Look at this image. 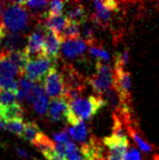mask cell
<instances>
[{"label": "cell", "mask_w": 159, "mask_h": 160, "mask_svg": "<svg viewBox=\"0 0 159 160\" xmlns=\"http://www.w3.org/2000/svg\"><path fill=\"white\" fill-rule=\"evenodd\" d=\"M70 112L67 118V122L71 126L77 125L80 122L91 119L99 109L106 106L104 99L95 96L88 98H78L69 102Z\"/></svg>", "instance_id": "cell-1"}, {"label": "cell", "mask_w": 159, "mask_h": 160, "mask_svg": "<svg viewBox=\"0 0 159 160\" xmlns=\"http://www.w3.org/2000/svg\"><path fill=\"white\" fill-rule=\"evenodd\" d=\"M28 13L27 8L23 6L22 1L11 2L4 8L1 14L0 23L7 32L22 33L27 28Z\"/></svg>", "instance_id": "cell-2"}, {"label": "cell", "mask_w": 159, "mask_h": 160, "mask_svg": "<svg viewBox=\"0 0 159 160\" xmlns=\"http://www.w3.org/2000/svg\"><path fill=\"white\" fill-rule=\"evenodd\" d=\"M91 88L98 94H106L115 85V75L108 65L98 61L96 63V73L88 80Z\"/></svg>", "instance_id": "cell-3"}, {"label": "cell", "mask_w": 159, "mask_h": 160, "mask_svg": "<svg viewBox=\"0 0 159 160\" xmlns=\"http://www.w3.org/2000/svg\"><path fill=\"white\" fill-rule=\"evenodd\" d=\"M44 89L47 95L52 98V99L67 98L68 87L66 86L62 74L58 72L55 67L49 71L44 79Z\"/></svg>", "instance_id": "cell-4"}, {"label": "cell", "mask_w": 159, "mask_h": 160, "mask_svg": "<svg viewBox=\"0 0 159 160\" xmlns=\"http://www.w3.org/2000/svg\"><path fill=\"white\" fill-rule=\"evenodd\" d=\"M53 64L54 61L48 57H41L35 60H31L24 69L23 76L35 83L42 81L47 76L49 71L54 68Z\"/></svg>", "instance_id": "cell-5"}, {"label": "cell", "mask_w": 159, "mask_h": 160, "mask_svg": "<svg viewBox=\"0 0 159 160\" xmlns=\"http://www.w3.org/2000/svg\"><path fill=\"white\" fill-rule=\"evenodd\" d=\"M46 28H40L33 32L31 36H28L27 41V46L24 48V52L27 55L28 59L35 60V59L46 57L45 50H44V38H45Z\"/></svg>", "instance_id": "cell-6"}, {"label": "cell", "mask_w": 159, "mask_h": 160, "mask_svg": "<svg viewBox=\"0 0 159 160\" xmlns=\"http://www.w3.org/2000/svg\"><path fill=\"white\" fill-rule=\"evenodd\" d=\"M27 102L32 104V108L37 115L44 116L49 109V98L44 89V86L36 83L31 94L27 98Z\"/></svg>", "instance_id": "cell-7"}, {"label": "cell", "mask_w": 159, "mask_h": 160, "mask_svg": "<svg viewBox=\"0 0 159 160\" xmlns=\"http://www.w3.org/2000/svg\"><path fill=\"white\" fill-rule=\"evenodd\" d=\"M70 112L69 100L67 98H54L50 102L48 115L49 118L54 122L66 121Z\"/></svg>", "instance_id": "cell-8"}, {"label": "cell", "mask_w": 159, "mask_h": 160, "mask_svg": "<svg viewBox=\"0 0 159 160\" xmlns=\"http://www.w3.org/2000/svg\"><path fill=\"white\" fill-rule=\"evenodd\" d=\"M115 85L116 92L119 94L122 102H125L130 94L132 86V79L129 72H126L124 69L115 68Z\"/></svg>", "instance_id": "cell-9"}, {"label": "cell", "mask_w": 159, "mask_h": 160, "mask_svg": "<svg viewBox=\"0 0 159 160\" xmlns=\"http://www.w3.org/2000/svg\"><path fill=\"white\" fill-rule=\"evenodd\" d=\"M62 45V39L59 35L49 29L45 31L44 38V50L46 57L51 59L54 62L58 58V55L60 52V48Z\"/></svg>", "instance_id": "cell-10"}, {"label": "cell", "mask_w": 159, "mask_h": 160, "mask_svg": "<svg viewBox=\"0 0 159 160\" xmlns=\"http://www.w3.org/2000/svg\"><path fill=\"white\" fill-rule=\"evenodd\" d=\"M93 7L95 9L94 18L97 23H106L111 19L112 12L118 11V3L112 0L107 1H94Z\"/></svg>", "instance_id": "cell-11"}, {"label": "cell", "mask_w": 159, "mask_h": 160, "mask_svg": "<svg viewBox=\"0 0 159 160\" xmlns=\"http://www.w3.org/2000/svg\"><path fill=\"white\" fill-rule=\"evenodd\" d=\"M61 48L65 57L73 59L76 58L77 56H81L86 52L87 43L81 39L66 40L62 42Z\"/></svg>", "instance_id": "cell-12"}, {"label": "cell", "mask_w": 159, "mask_h": 160, "mask_svg": "<svg viewBox=\"0 0 159 160\" xmlns=\"http://www.w3.org/2000/svg\"><path fill=\"white\" fill-rule=\"evenodd\" d=\"M3 51L13 52V51H22V48L26 44V37L22 33L18 32H6L5 37L1 42ZM26 48V47H24Z\"/></svg>", "instance_id": "cell-13"}, {"label": "cell", "mask_w": 159, "mask_h": 160, "mask_svg": "<svg viewBox=\"0 0 159 160\" xmlns=\"http://www.w3.org/2000/svg\"><path fill=\"white\" fill-rule=\"evenodd\" d=\"M0 76L12 79L17 77L19 79L22 76H23V74L18 70L17 67L8 58L6 51H3V50L0 52Z\"/></svg>", "instance_id": "cell-14"}, {"label": "cell", "mask_w": 159, "mask_h": 160, "mask_svg": "<svg viewBox=\"0 0 159 160\" xmlns=\"http://www.w3.org/2000/svg\"><path fill=\"white\" fill-rule=\"evenodd\" d=\"M69 22V19L65 15H59V16H47L45 19V22L43 26L46 29L52 31L56 32L57 35L61 36L62 32L67 27Z\"/></svg>", "instance_id": "cell-15"}, {"label": "cell", "mask_w": 159, "mask_h": 160, "mask_svg": "<svg viewBox=\"0 0 159 160\" xmlns=\"http://www.w3.org/2000/svg\"><path fill=\"white\" fill-rule=\"evenodd\" d=\"M36 83L31 81L27 77L24 76L20 77L17 81V88H16V98H17V100H19V102L27 100L28 95L32 91Z\"/></svg>", "instance_id": "cell-16"}, {"label": "cell", "mask_w": 159, "mask_h": 160, "mask_svg": "<svg viewBox=\"0 0 159 160\" xmlns=\"http://www.w3.org/2000/svg\"><path fill=\"white\" fill-rule=\"evenodd\" d=\"M33 144H35L37 148L43 153V155L47 160L55 153V145H54L53 142L50 140L49 138L46 137L43 133H41V135L37 137V140L33 142Z\"/></svg>", "instance_id": "cell-17"}, {"label": "cell", "mask_w": 159, "mask_h": 160, "mask_svg": "<svg viewBox=\"0 0 159 160\" xmlns=\"http://www.w3.org/2000/svg\"><path fill=\"white\" fill-rule=\"evenodd\" d=\"M68 133L74 141L79 142V143H86L87 140V127L84 122H80L77 125L71 126L68 130Z\"/></svg>", "instance_id": "cell-18"}, {"label": "cell", "mask_w": 159, "mask_h": 160, "mask_svg": "<svg viewBox=\"0 0 159 160\" xmlns=\"http://www.w3.org/2000/svg\"><path fill=\"white\" fill-rule=\"evenodd\" d=\"M22 117H23V108L18 102L8 107H4L2 109V119L5 122L18 120V119L22 120Z\"/></svg>", "instance_id": "cell-19"}, {"label": "cell", "mask_w": 159, "mask_h": 160, "mask_svg": "<svg viewBox=\"0 0 159 160\" xmlns=\"http://www.w3.org/2000/svg\"><path fill=\"white\" fill-rule=\"evenodd\" d=\"M7 56L10 59L11 62L17 67L18 70L23 74L24 69H26L27 65L30 62V59H28L27 55L24 52V50L22 51H13V52H7Z\"/></svg>", "instance_id": "cell-20"}, {"label": "cell", "mask_w": 159, "mask_h": 160, "mask_svg": "<svg viewBox=\"0 0 159 160\" xmlns=\"http://www.w3.org/2000/svg\"><path fill=\"white\" fill-rule=\"evenodd\" d=\"M79 24L80 23H78L75 20H69L67 27L60 36L62 41L79 39V35H80V27H79Z\"/></svg>", "instance_id": "cell-21"}, {"label": "cell", "mask_w": 159, "mask_h": 160, "mask_svg": "<svg viewBox=\"0 0 159 160\" xmlns=\"http://www.w3.org/2000/svg\"><path fill=\"white\" fill-rule=\"evenodd\" d=\"M41 131H40V128L36 123L33 122H28V123L26 124L24 126V130H23V133H22V138L24 140H27L28 142H31L33 144L37 137L41 135Z\"/></svg>", "instance_id": "cell-22"}, {"label": "cell", "mask_w": 159, "mask_h": 160, "mask_svg": "<svg viewBox=\"0 0 159 160\" xmlns=\"http://www.w3.org/2000/svg\"><path fill=\"white\" fill-rule=\"evenodd\" d=\"M85 15L86 13H85L84 7L80 5V4H77V5H75L71 8L70 10H68L66 16L68 18L69 20H75V22H77L78 23H80L85 19Z\"/></svg>", "instance_id": "cell-23"}, {"label": "cell", "mask_w": 159, "mask_h": 160, "mask_svg": "<svg viewBox=\"0 0 159 160\" xmlns=\"http://www.w3.org/2000/svg\"><path fill=\"white\" fill-rule=\"evenodd\" d=\"M17 102L16 92L12 90H0V104L4 107L11 106Z\"/></svg>", "instance_id": "cell-24"}, {"label": "cell", "mask_w": 159, "mask_h": 160, "mask_svg": "<svg viewBox=\"0 0 159 160\" xmlns=\"http://www.w3.org/2000/svg\"><path fill=\"white\" fill-rule=\"evenodd\" d=\"M24 126H26V124L23 123V121L22 119L6 122V130L7 131H9L12 134H15V135H17V136H20V137L22 136Z\"/></svg>", "instance_id": "cell-25"}, {"label": "cell", "mask_w": 159, "mask_h": 160, "mask_svg": "<svg viewBox=\"0 0 159 160\" xmlns=\"http://www.w3.org/2000/svg\"><path fill=\"white\" fill-rule=\"evenodd\" d=\"M131 136L133 138V140L135 141V143L137 144L138 148H139L142 152L144 153H150L152 151V146L149 144L148 142H146L144 139H142V137L139 134L136 132H131Z\"/></svg>", "instance_id": "cell-26"}, {"label": "cell", "mask_w": 159, "mask_h": 160, "mask_svg": "<svg viewBox=\"0 0 159 160\" xmlns=\"http://www.w3.org/2000/svg\"><path fill=\"white\" fill-rule=\"evenodd\" d=\"M17 81L15 79L0 76V90H12L16 92Z\"/></svg>", "instance_id": "cell-27"}, {"label": "cell", "mask_w": 159, "mask_h": 160, "mask_svg": "<svg viewBox=\"0 0 159 160\" xmlns=\"http://www.w3.org/2000/svg\"><path fill=\"white\" fill-rule=\"evenodd\" d=\"M64 9L63 1H52L49 3V12L48 16H59L62 15V12Z\"/></svg>", "instance_id": "cell-28"}, {"label": "cell", "mask_w": 159, "mask_h": 160, "mask_svg": "<svg viewBox=\"0 0 159 160\" xmlns=\"http://www.w3.org/2000/svg\"><path fill=\"white\" fill-rule=\"evenodd\" d=\"M23 6L27 9H30L32 11H40L46 8V6L49 5L47 1H22Z\"/></svg>", "instance_id": "cell-29"}, {"label": "cell", "mask_w": 159, "mask_h": 160, "mask_svg": "<svg viewBox=\"0 0 159 160\" xmlns=\"http://www.w3.org/2000/svg\"><path fill=\"white\" fill-rule=\"evenodd\" d=\"M129 60H130V52L128 50H125L123 53L118 54V57L116 58L115 68L124 69V67L129 63Z\"/></svg>", "instance_id": "cell-30"}, {"label": "cell", "mask_w": 159, "mask_h": 160, "mask_svg": "<svg viewBox=\"0 0 159 160\" xmlns=\"http://www.w3.org/2000/svg\"><path fill=\"white\" fill-rule=\"evenodd\" d=\"M90 55H92L93 57L102 59L103 61H108L110 60V54H108L106 50H103L102 48L98 47H90L89 49Z\"/></svg>", "instance_id": "cell-31"}, {"label": "cell", "mask_w": 159, "mask_h": 160, "mask_svg": "<svg viewBox=\"0 0 159 160\" xmlns=\"http://www.w3.org/2000/svg\"><path fill=\"white\" fill-rule=\"evenodd\" d=\"M53 139L57 144H61V145H66L67 143L70 142L69 139V133L66 130H63L59 133H56L53 135Z\"/></svg>", "instance_id": "cell-32"}, {"label": "cell", "mask_w": 159, "mask_h": 160, "mask_svg": "<svg viewBox=\"0 0 159 160\" xmlns=\"http://www.w3.org/2000/svg\"><path fill=\"white\" fill-rule=\"evenodd\" d=\"M124 160H142L140 152L135 148H130L125 155Z\"/></svg>", "instance_id": "cell-33"}, {"label": "cell", "mask_w": 159, "mask_h": 160, "mask_svg": "<svg viewBox=\"0 0 159 160\" xmlns=\"http://www.w3.org/2000/svg\"><path fill=\"white\" fill-rule=\"evenodd\" d=\"M127 152H118V151H112L108 153V156L106 160H124L125 155Z\"/></svg>", "instance_id": "cell-34"}, {"label": "cell", "mask_w": 159, "mask_h": 160, "mask_svg": "<svg viewBox=\"0 0 159 160\" xmlns=\"http://www.w3.org/2000/svg\"><path fill=\"white\" fill-rule=\"evenodd\" d=\"M83 36L85 38V42H88V41H91L93 38V31L91 27L89 26H85L84 27V29H83Z\"/></svg>", "instance_id": "cell-35"}, {"label": "cell", "mask_w": 159, "mask_h": 160, "mask_svg": "<svg viewBox=\"0 0 159 160\" xmlns=\"http://www.w3.org/2000/svg\"><path fill=\"white\" fill-rule=\"evenodd\" d=\"M16 153H17L18 156H19V157H22V158H24V159H31L30 154H28L24 149L16 148Z\"/></svg>", "instance_id": "cell-36"}, {"label": "cell", "mask_w": 159, "mask_h": 160, "mask_svg": "<svg viewBox=\"0 0 159 160\" xmlns=\"http://www.w3.org/2000/svg\"><path fill=\"white\" fill-rule=\"evenodd\" d=\"M48 160H67V158H65V157H61V156H59V155H57L56 153H54Z\"/></svg>", "instance_id": "cell-37"}, {"label": "cell", "mask_w": 159, "mask_h": 160, "mask_svg": "<svg viewBox=\"0 0 159 160\" xmlns=\"http://www.w3.org/2000/svg\"><path fill=\"white\" fill-rule=\"evenodd\" d=\"M0 130H6V122L3 119H0Z\"/></svg>", "instance_id": "cell-38"}, {"label": "cell", "mask_w": 159, "mask_h": 160, "mask_svg": "<svg viewBox=\"0 0 159 160\" xmlns=\"http://www.w3.org/2000/svg\"><path fill=\"white\" fill-rule=\"evenodd\" d=\"M2 3L0 2V19H1V14H2Z\"/></svg>", "instance_id": "cell-39"}, {"label": "cell", "mask_w": 159, "mask_h": 160, "mask_svg": "<svg viewBox=\"0 0 159 160\" xmlns=\"http://www.w3.org/2000/svg\"><path fill=\"white\" fill-rule=\"evenodd\" d=\"M2 109H3V108L1 104H0V119H2Z\"/></svg>", "instance_id": "cell-40"}]
</instances>
